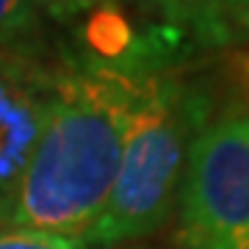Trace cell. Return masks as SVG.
Returning <instances> with one entry per match:
<instances>
[{
	"label": "cell",
	"instance_id": "6da1fadb",
	"mask_svg": "<svg viewBox=\"0 0 249 249\" xmlns=\"http://www.w3.org/2000/svg\"><path fill=\"white\" fill-rule=\"evenodd\" d=\"M172 31L142 36L133 58L100 61L86 50L53 64L42 133L19 186L11 227L83 238L111 194L144 61Z\"/></svg>",
	"mask_w": 249,
	"mask_h": 249
},
{
	"label": "cell",
	"instance_id": "7a4b0ae2",
	"mask_svg": "<svg viewBox=\"0 0 249 249\" xmlns=\"http://www.w3.org/2000/svg\"><path fill=\"white\" fill-rule=\"evenodd\" d=\"M180 47L172 36L144 61L111 194L80 238L86 249L147 238L178 208L188 150L216 114L213 89L180 64Z\"/></svg>",
	"mask_w": 249,
	"mask_h": 249
},
{
	"label": "cell",
	"instance_id": "3957f363",
	"mask_svg": "<svg viewBox=\"0 0 249 249\" xmlns=\"http://www.w3.org/2000/svg\"><path fill=\"white\" fill-rule=\"evenodd\" d=\"M186 249H249V108L227 103L188 150L180 183Z\"/></svg>",
	"mask_w": 249,
	"mask_h": 249
},
{
	"label": "cell",
	"instance_id": "277c9868",
	"mask_svg": "<svg viewBox=\"0 0 249 249\" xmlns=\"http://www.w3.org/2000/svg\"><path fill=\"white\" fill-rule=\"evenodd\" d=\"M53 64L34 50H0V230L11 227L19 186L42 133Z\"/></svg>",
	"mask_w": 249,
	"mask_h": 249
},
{
	"label": "cell",
	"instance_id": "5b68a950",
	"mask_svg": "<svg viewBox=\"0 0 249 249\" xmlns=\"http://www.w3.org/2000/svg\"><path fill=\"white\" fill-rule=\"evenodd\" d=\"M144 9L155 11L169 28L180 36H191L205 47H230L232 25L224 17L216 0H133Z\"/></svg>",
	"mask_w": 249,
	"mask_h": 249
},
{
	"label": "cell",
	"instance_id": "8992f818",
	"mask_svg": "<svg viewBox=\"0 0 249 249\" xmlns=\"http://www.w3.org/2000/svg\"><path fill=\"white\" fill-rule=\"evenodd\" d=\"M142 47V36L133 31V22L114 0H103L89 11L83 25V50L100 61H124L133 58Z\"/></svg>",
	"mask_w": 249,
	"mask_h": 249
},
{
	"label": "cell",
	"instance_id": "52a82bcc",
	"mask_svg": "<svg viewBox=\"0 0 249 249\" xmlns=\"http://www.w3.org/2000/svg\"><path fill=\"white\" fill-rule=\"evenodd\" d=\"M42 28L36 0H0V50H34Z\"/></svg>",
	"mask_w": 249,
	"mask_h": 249
},
{
	"label": "cell",
	"instance_id": "ba28073f",
	"mask_svg": "<svg viewBox=\"0 0 249 249\" xmlns=\"http://www.w3.org/2000/svg\"><path fill=\"white\" fill-rule=\"evenodd\" d=\"M230 25L232 42L227 47V58H224V72H227L232 89L230 103L249 108V11L232 17Z\"/></svg>",
	"mask_w": 249,
	"mask_h": 249
},
{
	"label": "cell",
	"instance_id": "9c48e42d",
	"mask_svg": "<svg viewBox=\"0 0 249 249\" xmlns=\"http://www.w3.org/2000/svg\"><path fill=\"white\" fill-rule=\"evenodd\" d=\"M0 249H86L80 238L61 232L28 230V227H6L0 230Z\"/></svg>",
	"mask_w": 249,
	"mask_h": 249
},
{
	"label": "cell",
	"instance_id": "30bf717a",
	"mask_svg": "<svg viewBox=\"0 0 249 249\" xmlns=\"http://www.w3.org/2000/svg\"><path fill=\"white\" fill-rule=\"evenodd\" d=\"M39 3V11H47L53 19L58 22H67L72 17H80V14H89L97 3L103 0H36Z\"/></svg>",
	"mask_w": 249,
	"mask_h": 249
},
{
	"label": "cell",
	"instance_id": "8fae6325",
	"mask_svg": "<svg viewBox=\"0 0 249 249\" xmlns=\"http://www.w3.org/2000/svg\"><path fill=\"white\" fill-rule=\"evenodd\" d=\"M219 3V9L224 11V17L232 19L238 17V14H244V11H249V0H216Z\"/></svg>",
	"mask_w": 249,
	"mask_h": 249
},
{
	"label": "cell",
	"instance_id": "7c38bea8",
	"mask_svg": "<svg viewBox=\"0 0 249 249\" xmlns=\"http://www.w3.org/2000/svg\"><path fill=\"white\" fill-rule=\"evenodd\" d=\"M133 249H147V247H133Z\"/></svg>",
	"mask_w": 249,
	"mask_h": 249
}]
</instances>
